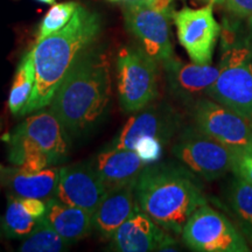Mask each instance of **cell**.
<instances>
[{"label":"cell","instance_id":"obj_21","mask_svg":"<svg viewBox=\"0 0 252 252\" xmlns=\"http://www.w3.org/2000/svg\"><path fill=\"white\" fill-rule=\"evenodd\" d=\"M224 209L249 244H252V185L235 175L224 193Z\"/></svg>","mask_w":252,"mask_h":252},{"label":"cell","instance_id":"obj_20","mask_svg":"<svg viewBox=\"0 0 252 252\" xmlns=\"http://www.w3.org/2000/svg\"><path fill=\"white\" fill-rule=\"evenodd\" d=\"M46 210L45 201L9 194L4 220L6 232L11 237L26 238L45 217Z\"/></svg>","mask_w":252,"mask_h":252},{"label":"cell","instance_id":"obj_1","mask_svg":"<svg viewBox=\"0 0 252 252\" xmlns=\"http://www.w3.org/2000/svg\"><path fill=\"white\" fill-rule=\"evenodd\" d=\"M99 32V15L80 5L62 30L36 41L31 49L35 86L21 116L49 106L63 80L81 56L90 49Z\"/></svg>","mask_w":252,"mask_h":252},{"label":"cell","instance_id":"obj_28","mask_svg":"<svg viewBox=\"0 0 252 252\" xmlns=\"http://www.w3.org/2000/svg\"><path fill=\"white\" fill-rule=\"evenodd\" d=\"M110 1H121L123 4H138V5H151L152 0H110Z\"/></svg>","mask_w":252,"mask_h":252},{"label":"cell","instance_id":"obj_17","mask_svg":"<svg viewBox=\"0 0 252 252\" xmlns=\"http://www.w3.org/2000/svg\"><path fill=\"white\" fill-rule=\"evenodd\" d=\"M91 163L108 190L123 186H135L147 166L134 151L113 147L102 151Z\"/></svg>","mask_w":252,"mask_h":252},{"label":"cell","instance_id":"obj_8","mask_svg":"<svg viewBox=\"0 0 252 252\" xmlns=\"http://www.w3.org/2000/svg\"><path fill=\"white\" fill-rule=\"evenodd\" d=\"M172 151L189 171L208 181L232 172L236 159L234 149L203 133L196 126L186 128Z\"/></svg>","mask_w":252,"mask_h":252},{"label":"cell","instance_id":"obj_4","mask_svg":"<svg viewBox=\"0 0 252 252\" xmlns=\"http://www.w3.org/2000/svg\"><path fill=\"white\" fill-rule=\"evenodd\" d=\"M67 135L50 110L34 113L6 137L9 161L27 172L52 167L67 157Z\"/></svg>","mask_w":252,"mask_h":252},{"label":"cell","instance_id":"obj_6","mask_svg":"<svg viewBox=\"0 0 252 252\" xmlns=\"http://www.w3.org/2000/svg\"><path fill=\"white\" fill-rule=\"evenodd\" d=\"M117 91L124 111L146 108L158 94V62L141 48L125 47L117 56Z\"/></svg>","mask_w":252,"mask_h":252},{"label":"cell","instance_id":"obj_32","mask_svg":"<svg viewBox=\"0 0 252 252\" xmlns=\"http://www.w3.org/2000/svg\"><path fill=\"white\" fill-rule=\"evenodd\" d=\"M2 169H4V167H2L1 165H0V171H2Z\"/></svg>","mask_w":252,"mask_h":252},{"label":"cell","instance_id":"obj_10","mask_svg":"<svg viewBox=\"0 0 252 252\" xmlns=\"http://www.w3.org/2000/svg\"><path fill=\"white\" fill-rule=\"evenodd\" d=\"M178 39L191 61L210 64L220 27L214 17L213 4L201 8L184 7L174 13Z\"/></svg>","mask_w":252,"mask_h":252},{"label":"cell","instance_id":"obj_13","mask_svg":"<svg viewBox=\"0 0 252 252\" xmlns=\"http://www.w3.org/2000/svg\"><path fill=\"white\" fill-rule=\"evenodd\" d=\"M175 241L140 209L125 220L111 237V248L121 252L173 251Z\"/></svg>","mask_w":252,"mask_h":252},{"label":"cell","instance_id":"obj_7","mask_svg":"<svg viewBox=\"0 0 252 252\" xmlns=\"http://www.w3.org/2000/svg\"><path fill=\"white\" fill-rule=\"evenodd\" d=\"M185 244L198 252H248L249 243L229 217L208 204L195 212L182 230Z\"/></svg>","mask_w":252,"mask_h":252},{"label":"cell","instance_id":"obj_22","mask_svg":"<svg viewBox=\"0 0 252 252\" xmlns=\"http://www.w3.org/2000/svg\"><path fill=\"white\" fill-rule=\"evenodd\" d=\"M35 86V68L32 52L26 53L19 63L8 96L9 111L21 116Z\"/></svg>","mask_w":252,"mask_h":252},{"label":"cell","instance_id":"obj_14","mask_svg":"<svg viewBox=\"0 0 252 252\" xmlns=\"http://www.w3.org/2000/svg\"><path fill=\"white\" fill-rule=\"evenodd\" d=\"M169 90L178 99L191 108L208 93L220 74L219 67L197 63H184L174 56L162 63Z\"/></svg>","mask_w":252,"mask_h":252},{"label":"cell","instance_id":"obj_18","mask_svg":"<svg viewBox=\"0 0 252 252\" xmlns=\"http://www.w3.org/2000/svg\"><path fill=\"white\" fill-rule=\"evenodd\" d=\"M2 172L11 194L39 198L45 202L55 198L60 178V169L56 167H48L40 172H27L17 166V168L2 169Z\"/></svg>","mask_w":252,"mask_h":252},{"label":"cell","instance_id":"obj_12","mask_svg":"<svg viewBox=\"0 0 252 252\" xmlns=\"http://www.w3.org/2000/svg\"><path fill=\"white\" fill-rule=\"evenodd\" d=\"M106 190L93 163H75L60 168L55 198L94 214Z\"/></svg>","mask_w":252,"mask_h":252},{"label":"cell","instance_id":"obj_23","mask_svg":"<svg viewBox=\"0 0 252 252\" xmlns=\"http://www.w3.org/2000/svg\"><path fill=\"white\" fill-rule=\"evenodd\" d=\"M70 245L42 219L27 236L19 250L23 252H60Z\"/></svg>","mask_w":252,"mask_h":252},{"label":"cell","instance_id":"obj_11","mask_svg":"<svg viewBox=\"0 0 252 252\" xmlns=\"http://www.w3.org/2000/svg\"><path fill=\"white\" fill-rule=\"evenodd\" d=\"M171 13L158 11L149 5L125 4L124 19L127 30L139 41L141 49L158 63L173 58L169 37Z\"/></svg>","mask_w":252,"mask_h":252},{"label":"cell","instance_id":"obj_31","mask_svg":"<svg viewBox=\"0 0 252 252\" xmlns=\"http://www.w3.org/2000/svg\"><path fill=\"white\" fill-rule=\"evenodd\" d=\"M210 4H224V0H209Z\"/></svg>","mask_w":252,"mask_h":252},{"label":"cell","instance_id":"obj_2","mask_svg":"<svg viewBox=\"0 0 252 252\" xmlns=\"http://www.w3.org/2000/svg\"><path fill=\"white\" fill-rule=\"evenodd\" d=\"M110 70L109 59L89 49L63 80L49 110L69 135H81L102 119L111 99Z\"/></svg>","mask_w":252,"mask_h":252},{"label":"cell","instance_id":"obj_26","mask_svg":"<svg viewBox=\"0 0 252 252\" xmlns=\"http://www.w3.org/2000/svg\"><path fill=\"white\" fill-rule=\"evenodd\" d=\"M232 173L252 185V147L236 151Z\"/></svg>","mask_w":252,"mask_h":252},{"label":"cell","instance_id":"obj_27","mask_svg":"<svg viewBox=\"0 0 252 252\" xmlns=\"http://www.w3.org/2000/svg\"><path fill=\"white\" fill-rule=\"evenodd\" d=\"M226 8L239 18H252V0H224Z\"/></svg>","mask_w":252,"mask_h":252},{"label":"cell","instance_id":"obj_9","mask_svg":"<svg viewBox=\"0 0 252 252\" xmlns=\"http://www.w3.org/2000/svg\"><path fill=\"white\" fill-rule=\"evenodd\" d=\"M191 109L195 126L203 133L235 151L252 147V121L208 97Z\"/></svg>","mask_w":252,"mask_h":252},{"label":"cell","instance_id":"obj_3","mask_svg":"<svg viewBox=\"0 0 252 252\" xmlns=\"http://www.w3.org/2000/svg\"><path fill=\"white\" fill-rule=\"evenodd\" d=\"M135 200L144 212L167 232L180 235L190 216L207 204L202 186L182 166L147 165L134 187Z\"/></svg>","mask_w":252,"mask_h":252},{"label":"cell","instance_id":"obj_25","mask_svg":"<svg viewBox=\"0 0 252 252\" xmlns=\"http://www.w3.org/2000/svg\"><path fill=\"white\" fill-rule=\"evenodd\" d=\"M162 141L157 137H143L137 141L134 152L146 165L157 163L162 156Z\"/></svg>","mask_w":252,"mask_h":252},{"label":"cell","instance_id":"obj_5","mask_svg":"<svg viewBox=\"0 0 252 252\" xmlns=\"http://www.w3.org/2000/svg\"><path fill=\"white\" fill-rule=\"evenodd\" d=\"M220 74L208 98L252 121V50L234 47L220 61Z\"/></svg>","mask_w":252,"mask_h":252},{"label":"cell","instance_id":"obj_30","mask_svg":"<svg viewBox=\"0 0 252 252\" xmlns=\"http://www.w3.org/2000/svg\"><path fill=\"white\" fill-rule=\"evenodd\" d=\"M36 1L43 2V4H47V5H54L55 0H36Z\"/></svg>","mask_w":252,"mask_h":252},{"label":"cell","instance_id":"obj_24","mask_svg":"<svg viewBox=\"0 0 252 252\" xmlns=\"http://www.w3.org/2000/svg\"><path fill=\"white\" fill-rule=\"evenodd\" d=\"M78 6L80 4L76 1H65L53 5L41 21L36 41L45 39L55 32L62 30L70 21Z\"/></svg>","mask_w":252,"mask_h":252},{"label":"cell","instance_id":"obj_16","mask_svg":"<svg viewBox=\"0 0 252 252\" xmlns=\"http://www.w3.org/2000/svg\"><path fill=\"white\" fill-rule=\"evenodd\" d=\"M133 185L106 190L93 214V228L104 238H111L119 226L139 209Z\"/></svg>","mask_w":252,"mask_h":252},{"label":"cell","instance_id":"obj_19","mask_svg":"<svg viewBox=\"0 0 252 252\" xmlns=\"http://www.w3.org/2000/svg\"><path fill=\"white\" fill-rule=\"evenodd\" d=\"M46 222L58 234L72 244L90 234L93 228V214L82 208L62 203L56 198L47 202Z\"/></svg>","mask_w":252,"mask_h":252},{"label":"cell","instance_id":"obj_15","mask_svg":"<svg viewBox=\"0 0 252 252\" xmlns=\"http://www.w3.org/2000/svg\"><path fill=\"white\" fill-rule=\"evenodd\" d=\"M178 126L179 118L171 109L153 105L132 116L109 147L134 151L137 141L150 135L159 138L162 143H167Z\"/></svg>","mask_w":252,"mask_h":252},{"label":"cell","instance_id":"obj_29","mask_svg":"<svg viewBox=\"0 0 252 252\" xmlns=\"http://www.w3.org/2000/svg\"><path fill=\"white\" fill-rule=\"evenodd\" d=\"M248 42L252 46V18H249L248 21V36H247Z\"/></svg>","mask_w":252,"mask_h":252}]
</instances>
